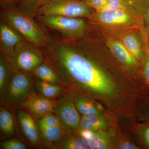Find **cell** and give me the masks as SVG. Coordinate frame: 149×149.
<instances>
[{
  "instance_id": "obj_1",
  "label": "cell",
  "mask_w": 149,
  "mask_h": 149,
  "mask_svg": "<svg viewBox=\"0 0 149 149\" xmlns=\"http://www.w3.org/2000/svg\"><path fill=\"white\" fill-rule=\"evenodd\" d=\"M55 53L65 74L63 85L98 98L109 100L118 95L114 81L94 62L64 45L57 46Z\"/></svg>"
},
{
  "instance_id": "obj_2",
  "label": "cell",
  "mask_w": 149,
  "mask_h": 149,
  "mask_svg": "<svg viewBox=\"0 0 149 149\" xmlns=\"http://www.w3.org/2000/svg\"><path fill=\"white\" fill-rule=\"evenodd\" d=\"M93 19L101 26L114 29H132L141 26V21L136 14L119 10L96 12Z\"/></svg>"
},
{
  "instance_id": "obj_3",
  "label": "cell",
  "mask_w": 149,
  "mask_h": 149,
  "mask_svg": "<svg viewBox=\"0 0 149 149\" xmlns=\"http://www.w3.org/2000/svg\"><path fill=\"white\" fill-rule=\"evenodd\" d=\"M34 94L30 75L26 72H14L11 74L4 98L9 104L19 107Z\"/></svg>"
},
{
  "instance_id": "obj_4",
  "label": "cell",
  "mask_w": 149,
  "mask_h": 149,
  "mask_svg": "<svg viewBox=\"0 0 149 149\" xmlns=\"http://www.w3.org/2000/svg\"><path fill=\"white\" fill-rule=\"evenodd\" d=\"M91 8L82 0H51L40 8L44 15H58L73 17H90Z\"/></svg>"
},
{
  "instance_id": "obj_5",
  "label": "cell",
  "mask_w": 149,
  "mask_h": 149,
  "mask_svg": "<svg viewBox=\"0 0 149 149\" xmlns=\"http://www.w3.org/2000/svg\"><path fill=\"white\" fill-rule=\"evenodd\" d=\"M6 20L19 33L30 42L41 45L45 41V36L42 30L29 17L15 11L5 14Z\"/></svg>"
},
{
  "instance_id": "obj_6",
  "label": "cell",
  "mask_w": 149,
  "mask_h": 149,
  "mask_svg": "<svg viewBox=\"0 0 149 149\" xmlns=\"http://www.w3.org/2000/svg\"><path fill=\"white\" fill-rule=\"evenodd\" d=\"M40 19L46 25L56 29L67 37H82L87 28L84 20L80 17L51 15H44Z\"/></svg>"
},
{
  "instance_id": "obj_7",
  "label": "cell",
  "mask_w": 149,
  "mask_h": 149,
  "mask_svg": "<svg viewBox=\"0 0 149 149\" xmlns=\"http://www.w3.org/2000/svg\"><path fill=\"white\" fill-rule=\"evenodd\" d=\"M77 111L74 96L69 94L56 101L53 111L58 116L63 128L68 132L75 131L79 128L81 118Z\"/></svg>"
},
{
  "instance_id": "obj_8",
  "label": "cell",
  "mask_w": 149,
  "mask_h": 149,
  "mask_svg": "<svg viewBox=\"0 0 149 149\" xmlns=\"http://www.w3.org/2000/svg\"><path fill=\"white\" fill-rule=\"evenodd\" d=\"M13 60L18 68L25 72L33 71L43 61L42 55L32 46L21 43L15 48Z\"/></svg>"
},
{
  "instance_id": "obj_9",
  "label": "cell",
  "mask_w": 149,
  "mask_h": 149,
  "mask_svg": "<svg viewBox=\"0 0 149 149\" xmlns=\"http://www.w3.org/2000/svg\"><path fill=\"white\" fill-rule=\"evenodd\" d=\"M56 102L54 99L47 98L34 94L29 97L22 105L31 116L37 118L53 112Z\"/></svg>"
},
{
  "instance_id": "obj_10",
  "label": "cell",
  "mask_w": 149,
  "mask_h": 149,
  "mask_svg": "<svg viewBox=\"0 0 149 149\" xmlns=\"http://www.w3.org/2000/svg\"><path fill=\"white\" fill-rule=\"evenodd\" d=\"M107 45L112 54L122 64L133 68H139V61L119 40L108 38Z\"/></svg>"
},
{
  "instance_id": "obj_11",
  "label": "cell",
  "mask_w": 149,
  "mask_h": 149,
  "mask_svg": "<svg viewBox=\"0 0 149 149\" xmlns=\"http://www.w3.org/2000/svg\"><path fill=\"white\" fill-rule=\"evenodd\" d=\"M18 119L22 130L27 141L35 146L40 145V133L31 116L25 112L19 111Z\"/></svg>"
},
{
  "instance_id": "obj_12",
  "label": "cell",
  "mask_w": 149,
  "mask_h": 149,
  "mask_svg": "<svg viewBox=\"0 0 149 149\" xmlns=\"http://www.w3.org/2000/svg\"><path fill=\"white\" fill-rule=\"evenodd\" d=\"M0 39L3 49L9 55H13L14 50L22 42L21 37L15 31L3 24L0 25Z\"/></svg>"
},
{
  "instance_id": "obj_13",
  "label": "cell",
  "mask_w": 149,
  "mask_h": 149,
  "mask_svg": "<svg viewBox=\"0 0 149 149\" xmlns=\"http://www.w3.org/2000/svg\"><path fill=\"white\" fill-rule=\"evenodd\" d=\"M120 41L135 58L143 63L146 54L138 36L132 32H125L121 36Z\"/></svg>"
},
{
  "instance_id": "obj_14",
  "label": "cell",
  "mask_w": 149,
  "mask_h": 149,
  "mask_svg": "<svg viewBox=\"0 0 149 149\" xmlns=\"http://www.w3.org/2000/svg\"><path fill=\"white\" fill-rule=\"evenodd\" d=\"M74 99L76 108L83 116L102 115L98 107L88 96L78 94L74 96Z\"/></svg>"
},
{
  "instance_id": "obj_15",
  "label": "cell",
  "mask_w": 149,
  "mask_h": 149,
  "mask_svg": "<svg viewBox=\"0 0 149 149\" xmlns=\"http://www.w3.org/2000/svg\"><path fill=\"white\" fill-rule=\"evenodd\" d=\"M39 128L44 141L50 146L61 141L68 134L67 130L60 125L39 127Z\"/></svg>"
},
{
  "instance_id": "obj_16",
  "label": "cell",
  "mask_w": 149,
  "mask_h": 149,
  "mask_svg": "<svg viewBox=\"0 0 149 149\" xmlns=\"http://www.w3.org/2000/svg\"><path fill=\"white\" fill-rule=\"evenodd\" d=\"M35 87L40 95L48 99H54L61 95L64 91V88L61 85L52 84L41 80L35 81Z\"/></svg>"
},
{
  "instance_id": "obj_17",
  "label": "cell",
  "mask_w": 149,
  "mask_h": 149,
  "mask_svg": "<svg viewBox=\"0 0 149 149\" xmlns=\"http://www.w3.org/2000/svg\"><path fill=\"white\" fill-rule=\"evenodd\" d=\"M107 124L106 120L102 115L83 116L80 118L79 129L98 131L105 128Z\"/></svg>"
},
{
  "instance_id": "obj_18",
  "label": "cell",
  "mask_w": 149,
  "mask_h": 149,
  "mask_svg": "<svg viewBox=\"0 0 149 149\" xmlns=\"http://www.w3.org/2000/svg\"><path fill=\"white\" fill-rule=\"evenodd\" d=\"M52 147L61 149H90L86 140L81 136H68V135Z\"/></svg>"
},
{
  "instance_id": "obj_19",
  "label": "cell",
  "mask_w": 149,
  "mask_h": 149,
  "mask_svg": "<svg viewBox=\"0 0 149 149\" xmlns=\"http://www.w3.org/2000/svg\"><path fill=\"white\" fill-rule=\"evenodd\" d=\"M0 129L6 136H12L15 135L13 115L9 110L5 108H1L0 110Z\"/></svg>"
},
{
  "instance_id": "obj_20",
  "label": "cell",
  "mask_w": 149,
  "mask_h": 149,
  "mask_svg": "<svg viewBox=\"0 0 149 149\" xmlns=\"http://www.w3.org/2000/svg\"><path fill=\"white\" fill-rule=\"evenodd\" d=\"M86 142L90 149H108L110 147L111 140L109 135L102 130L94 131L93 135Z\"/></svg>"
},
{
  "instance_id": "obj_21",
  "label": "cell",
  "mask_w": 149,
  "mask_h": 149,
  "mask_svg": "<svg viewBox=\"0 0 149 149\" xmlns=\"http://www.w3.org/2000/svg\"><path fill=\"white\" fill-rule=\"evenodd\" d=\"M32 72L40 80L56 85L62 84L57 74L49 65L41 64Z\"/></svg>"
},
{
  "instance_id": "obj_22",
  "label": "cell",
  "mask_w": 149,
  "mask_h": 149,
  "mask_svg": "<svg viewBox=\"0 0 149 149\" xmlns=\"http://www.w3.org/2000/svg\"><path fill=\"white\" fill-rule=\"evenodd\" d=\"M11 74L7 61L3 56H1L0 58V94L2 100L4 98Z\"/></svg>"
},
{
  "instance_id": "obj_23",
  "label": "cell",
  "mask_w": 149,
  "mask_h": 149,
  "mask_svg": "<svg viewBox=\"0 0 149 149\" xmlns=\"http://www.w3.org/2000/svg\"><path fill=\"white\" fill-rule=\"evenodd\" d=\"M134 8V6L127 0H109L107 3L98 12L110 10H119L137 13V11H135Z\"/></svg>"
},
{
  "instance_id": "obj_24",
  "label": "cell",
  "mask_w": 149,
  "mask_h": 149,
  "mask_svg": "<svg viewBox=\"0 0 149 149\" xmlns=\"http://www.w3.org/2000/svg\"><path fill=\"white\" fill-rule=\"evenodd\" d=\"M56 125L62 126L61 121L58 116L51 114V113L45 115L41 118L39 120V127H49Z\"/></svg>"
},
{
  "instance_id": "obj_25",
  "label": "cell",
  "mask_w": 149,
  "mask_h": 149,
  "mask_svg": "<svg viewBox=\"0 0 149 149\" xmlns=\"http://www.w3.org/2000/svg\"><path fill=\"white\" fill-rule=\"evenodd\" d=\"M0 148L2 149H26V145L17 139H11L1 142Z\"/></svg>"
},
{
  "instance_id": "obj_26",
  "label": "cell",
  "mask_w": 149,
  "mask_h": 149,
  "mask_svg": "<svg viewBox=\"0 0 149 149\" xmlns=\"http://www.w3.org/2000/svg\"><path fill=\"white\" fill-rule=\"evenodd\" d=\"M139 134L144 146L149 149V122L142 124L140 126Z\"/></svg>"
},
{
  "instance_id": "obj_27",
  "label": "cell",
  "mask_w": 149,
  "mask_h": 149,
  "mask_svg": "<svg viewBox=\"0 0 149 149\" xmlns=\"http://www.w3.org/2000/svg\"><path fill=\"white\" fill-rule=\"evenodd\" d=\"M109 0H86V3L91 8L95 9L96 12L100 10L108 2Z\"/></svg>"
},
{
  "instance_id": "obj_28",
  "label": "cell",
  "mask_w": 149,
  "mask_h": 149,
  "mask_svg": "<svg viewBox=\"0 0 149 149\" xmlns=\"http://www.w3.org/2000/svg\"><path fill=\"white\" fill-rule=\"evenodd\" d=\"M143 75L145 83L149 90V56L146 55L143 62Z\"/></svg>"
},
{
  "instance_id": "obj_29",
  "label": "cell",
  "mask_w": 149,
  "mask_h": 149,
  "mask_svg": "<svg viewBox=\"0 0 149 149\" xmlns=\"http://www.w3.org/2000/svg\"><path fill=\"white\" fill-rule=\"evenodd\" d=\"M143 31V39L146 54L149 56V29L145 28Z\"/></svg>"
},
{
  "instance_id": "obj_30",
  "label": "cell",
  "mask_w": 149,
  "mask_h": 149,
  "mask_svg": "<svg viewBox=\"0 0 149 149\" xmlns=\"http://www.w3.org/2000/svg\"><path fill=\"white\" fill-rule=\"evenodd\" d=\"M132 5L139 7L143 10L145 7L149 5V0H127Z\"/></svg>"
},
{
  "instance_id": "obj_31",
  "label": "cell",
  "mask_w": 149,
  "mask_h": 149,
  "mask_svg": "<svg viewBox=\"0 0 149 149\" xmlns=\"http://www.w3.org/2000/svg\"><path fill=\"white\" fill-rule=\"evenodd\" d=\"M118 148L121 149H139L136 145L131 143L129 141H123L118 144Z\"/></svg>"
},
{
  "instance_id": "obj_32",
  "label": "cell",
  "mask_w": 149,
  "mask_h": 149,
  "mask_svg": "<svg viewBox=\"0 0 149 149\" xmlns=\"http://www.w3.org/2000/svg\"><path fill=\"white\" fill-rule=\"evenodd\" d=\"M143 19L147 28L149 29V5L144 9L143 11Z\"/></svg>"
},
{
  "instance_id": "obj_33",
  "label": "cell",
  "mask_w": 149,
  "mask_h": 149,
  "mask_svg": "<svg viewBox=\"0 0 149 149\" xmlns=\"http://www.w3.org/2000/svg\"><path fill=\"white\" fill-rule=\"evenodd\" d=\"M144 115L145 118L148 120V122H149V104L147 105L145 109Z\"/></svg>"
},
{
  "instance_id": "obj_34",
  "label": "cell",
  "mask_w": 149,
  "mask_h": 149,
  "mask_svg": "<svg viewBox=\"0 0 149 149\" xmlns=\"http://www.w3.org/2000/svg\"><path fill=\"white\" fill-rule=\"evenodd\" d=\"M27 1H28L34 2L35 1H38V0H27Z\"/></svg>"
},
{
  "instance_id": "obj_35",
  "label": "cell",
  "mask_w": 149,
  "mask_h": 149,
  "mask_svg": "<svg viewBox=\"0 0 149 149\" xmlns=\"http://www.w3.org/2000/svg\"><path fill=\"white\" fill-rule=\"evenodd\" d=\"M82 1H86V0H82Z\"/></svg>"
}]
</instances>
